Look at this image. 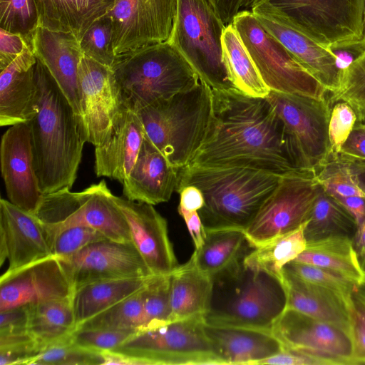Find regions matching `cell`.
Returning a JSON list of instances; mask_svg holds the SVG:
<instances>
[{
  "label": "cell",
  "mask_w": 365,
  "mask_h": 365,
  "mask_svg": "<svg viewBox=\"0 0 365 365\" xmlns=\"http://www.w3.org/2000/svg\"><path fill=\"white\" fill-rule=\"evenodd\" d=\"M361 264L364 269H365V258L361 261Z\"/></svg>",
  "instance_id": "64"
},
{
  "label": "cell",
  "mask_w": 365,
  "mask_h": 365,
  "mask_svg": "<svg viewBox=\"0 0 365 365\" xmlns=\"http://www.w3.org/2000/svg\"><path fill=\"white\" fill-rule=\"evenodd\" d=\"M212 280L197 266L191 255L170 274V314L169 322L207 313L212 297Z\"/></svg>",
  "instance_id": "30"
},
{
  "label": "cell",
  "mask_w": 365,
  "mask_h": 365,
  "mask_svg": "<svg viewBox=\"0 0 365 365\" xmlns=\"http://www.w3.org/2000/svg\"><path fill=\"white\" fill-rule=\"evenodd\" d=\"M180 194L178 209L189 212L199 211L204 205V197L196 187L187 185L177 190Z\"/></svg>",
  "instance_id": "56"
},
{
  "label": "cell",
  "mask_w": 365,
  "mask_h": 365,
  "mask_svg": "<svg viewBox=\"0 0 365 365\" xmlns=\"http://www.w3.org/2000/svg\"><path fill=\"white\" fill-rule=\"evenodd\" d=\"M265 1H267V0H242L240 11H244V10H250V11L251 9L255 5H256L257 4H258L259 2Z\"/></svg>",
  "instance_id": "61"
},
{
  "label": "cell",
  "mask_w": 365,
  "mask_h": 365,
  "mask_svg": "<svg viewBox=\"0 0 365 365\" xmlns=\"http://www.w3.org/2000/svg\"><path fill=\"white\" fill-rule=\"evenodd\" d=\"M356 230L352 216L322 188L306 222L304 236L307 242L339 235L353 239Z\"/></svg>",
  "instance_id": "36"
},
{
  "label": "cell",
  "mask_w": 365,
  "mask_h": 365,
  "mask_svg": "<svg viewBox=\"0 0 365 365\" xmlns=\"http://www.w3.org/2000/svg\"><path fill=\"white\" fill-rule=\"evenodd\" d=\"M328 100L331 106L337 101L349 103L358 119L365 115V50L343 71L339 90Z\"/></svg>",
  "instance_id": "42"
},
{
  "label": "cell",
  "mask_w": 365,
  "mask_h": 365,
  "mask_svg": "<svg viewBox=\"0 0 365 365\" xmlns=\"http://www.w3.org/2000/svg\"><path fill=\"white\" fill-rule=\"evenodd\" d=\"M29 43L34 54L48 70L75 112L81 115L78 70L84 53L80 41L70 33L38 26Z\"/></svg>",
  "instance_id": "23"
},
{
  "label": "cell",
  "mask_w": 365,
  "mask_h": 365,
  "mask_svg": "<svg viewBox=\"0 0 365 365\" xmlns=\"http://www.w3.org/2000/svg\"><path fill=\"white\" fill-rule=\"evenodd\" d=\"M359 122H360L361 124L365 125V115L362 116L361 118H359L357 120Z\"/></svg>",
  "instance_id": "63"
},
{
  "label": "cell",
  "mask_w": 365,
  "mask_h": 365,
  "mask_svg": "<svg viewBox=\"0 0 365 365\" xmlns=\"http://www.w3.org/2000/svg\"><path fill=\"white\" fill-rule=\"evenodd\" d=\"M43 348L34 340L1 346L0 365H31Z\"/></svg>",
  "instance_id": "50"
},
{
  "label": "cell",
  "mask_w": 365,
  "mask_h": 365,
  "mask_svg": "<svg viewBox=\"0 0 365 365\" xmlns=\"http://www.w3.org/2000/svg\"><path fill=\"white\" fill-rule=\"evenodd\" d=\"M226 26L232 24L235 15L240 11L242 0H212Z\"/></svg>",
  "instance_id": "58"
},
{
  "label": "cell",
  "mask_w": 365,
  "mask_h": 365,
  "mask_svg": "<svg viewBox=\"0 0 365 365\" xmlns=\"http://www.w3.org/2000/svg\"><path fill=\"white\" fill-rule=\"evenodd\" d=\"M272 332L284 349L323 358L331 365H355L351 335L335 324L287 309Z\"/></svg>",
  "instance_id": "16"
},
{
  "label": "cell",
  "mask_w": 365,
  "mask_h": 365,
  "mask_svg": "<svg viewBox=\"0 0 365 365\" xmlns=\"http://www.w3.org/2000/svg\"><path fill=\"white\" fill-rule=\"evenodd\" d=\"M212 280L211 300L204 316L207 324L272 331L287 309L283 281L246 266L244 260Z\"/></svg>",
  "instance_id": "4"
},
{
  "label": "cell",
  "mask_w": 365,
  "mask_h": 365,
  "mask_svg": "<svg viewBox=\"0 0 365 365\" xmlns=\"http://www.w3.org/2000/svg\"><path fill=\"white\" fill-rule=\"evenodd\" d=\"M232 24L270 91L319 100L328 98L326 88L261 26L251 11H240Z\"/></svg>",
  "instance_id": "10"
},
{
  "label": "cell",
  "mask_w": 365,
  "mask_h": 365,
  "mask_svg": "<svg viewBox=\"0 0 365 365\" xmlns=\"http://www.w3.org/2000/svg\"><path fill=\"white\" fill-rule=\"evenodd\" d=\"M213 118L189 165L246 168L283 176L302 170L284 124L266 97L212 90Z\"/></svg>",
  "instance_id": "1"
},
{
  "label": "cell",
  "mask_w": 365,
  "mask_h": 365,
  "mask_svg": "<svg viewBox=\"0 0 365 365\" xmlns=\"http://www.w3.org/2000/svg\"><path fill=\"white\" fill-rule=\"evenodd\" d=\"M128 224L132 242L153 275L170 274L179 265L166 220L153 205L115 195Z\"/></svg>",
  "instance_id": "21"
},
{
  "label": "cell",
  "mask_w": 365,
  "mask_h": 365,
  "mask_svg": "<svg viewBox=\"0 0 365 365\" xmlns=\"http://www.w3.org/2000/svg\"><path fill=\"white\" fill-rule=\"evenodd\" d=\"M282 281L287 294V309L335 324L351 335L354 302H349L337 293L304 280L284 269Z\"/></svg>",
  "instance_id": "27"
},
{
  "label": "cell",
  "mask_w": 365,
  "mask_h": 365,
  "mask_svg": "<svg viewBox=\"0 0 365 365\" xmlns=\"http://www.w3.org/2000/svg\"><path fill=\"white\" fill-rule=\"evenodd\" d=\"M35 73L38 101L29 123L35 171L41 192L48 194L71 189L88 138L83 117L38 59Z\"/></svg>",
  "instance_id": "2"
},
{
  "label": "cell",
  "mask_w": 365,
  "mask_h": 365,
  "mask_svg": "<svg viewBox=\"0 0 365 365\" xmlns=\"http://www.w3.org/2000/svg\"><path fill=\"white\" fill-rule=\"evenodd\" d=\"M141 330L168 323L170 314V274L153 275L143 289Z\"/></svg>",
  "instance_id": "40"
},
{
  "label": "cell",
  "mask_w": 365,
  "mask_h": 365,
  "mask_svg": "<svg viewBox=\"0 0 365 365\" xmlns=\"http://www.w3.org/2000/svg\"><path fill=\"white\" fill-rule=\"evenodd\" d=\"M212 0H177L173 31L167 41L212 90L236 88L222 58L226 28Z\"/></svg>",
  "instance_id": "8"
},
{
  "label": "cell",
  "mask_w": 365,
  "mask_h": 365,
  "mask_svg": "<svg viewBox=\"0 0 365 365\" xmlns=\"http://www.w3.org/2000/svg\"><path fill=\"white\" fill-rule=\"evenodd\" d=\"M38 26L73 34L81 41L87 29L112 9L115 0H35Z\"/></svg>",
  "instance_id": "29"
},
{
  "label": "cell",
  "mask_w": 365,
  "mask_h": 365,
  "mask_svg": "<svg viewBox=\"0 0 365 365\" xmlns=\"http://www.w3.org/2000/svg\"><path fill=\"white\" fill-rule=\"evenodd\" d=\"M305 225L306 222L292 232L255 247L245 257L244 264L282 280L284 266L294 261L307 247Z\"/></svg>",
  "instance_id": "37"
},
{
  "label": "cell",
  "mask_w": 365,
  "mask_h": 365,
  "mask_svg": "<svg viewBox=\"0 0 365 365\" xmlns=\"http://www.w3.org/2000/svg\"><path fill=\"white\" fill-rule=\"evenodd\" d=\"M48 234L33 213L1 198L0 200V265L14 271L51 257Z\"/></svg>",
  "instance_id": "22"
},
{
  "label": "cell",
  "mask_w": 365,
  "mask_h": 365,
  "mask_svg": "<svg viewBox=\"0 0 365 365\" xmlns=\"http://www.w3.org/2000/svg\"><path fill=\"white\" fill-rule=\"evenodd\" d=\"M294 261L327 269L360 288L365 287V269L350 237L332 236L309 242Z\"/></svg>",
  "instance_id": "31"
},
{
  "label": "cell",
  "mask_w": 365,
  "mask_h": 365,
  "mask_svg": "<svg viewBox=\"0 0 365 365\" xmlns=\"http://www.w3.org/2000/svg\"><path fill=\"white\" fill-rule=\"evenodd\" d=\"M145 135L138 113L123 106L106 140L95 147L97 177H108L123 184L135 163Z\"/></svg>",
  "instance_id": "24"
},
{
  "label": "cell",
  "mask_w": 365,
  "mask_h": 365,
  "mask_svg": "<svg viewBox=\"0 0 365 365\" xmlns=\"http://www.w3.org/2000/svg\"><path fill=\"white\" fill-rule=\"evenodd\" d=\"M111 68L123 106L135 112L168 99L200 80L168 41L119 55Z\"/></svg>",
  "instance_id": "6"
},
{
  "label": "cell",
  "mask_w": 365,
  "mask_h": 365,
  "mask_svg": "<svg viewBox=\"0 0 365 365\" xmlns=\"http://www.w3.org/2000/svg\"><path fill=\"white\" fill-rule=\"evenodd\" d=\"M34 214L43 224L50 246L57 233L76 226L95 229L111 240L132 242L126 218L104 180L80 192L64 188L43 194Z\"/></svg>",
  "instance_id": "9"
},
{
  "label": "cell",
  "mask_w": 365,
  "mask_h": 365,
  "mask_svg": "<svg viewBox=\"0 0 365 365\" xmlns=\"http://www.w3.org/2000/svg\"><path fill=\"white\" fill-rule=\"evenodd\" d=\"M208 337L217 346L225 365H258L283 349L272 331L257 329L210 325L205 322Z\"/></svg>",
  "instance_id": "28"
},
{
  "label": "cell",
  "mask_w": 365,
  "mask_h": 365,
  "mask_svg": "<svg viewBox=\"0 0 365 365\" xmlns=\"http://www.w3.org/2000/svg\"><path fill=\"white\" fill-rule=\"evenodd\" d=\"M107 239L95 229L76 226L65 229L51 240V250L53 257L61 258L73 255L88 245Z\"/></svg>",
  "instance_id": "47"
},
{
  "label": "cell",
  "mask_w": 365,
  "mask_h": 365,
  "mask_svg": "<svg viewBox=\"0 0 365 365\" xmlns=\"http://www.w3.org/2000/svg\"><path fill=\"white\" fill-rule=\"evenodd\" d=\"M335 159L346 163H365V125L357 120Z\"/></svg>",
  "instance_id": "51"
},
{
  "label": "cell",
  "mask_w": 365,
  "mask_h": 365,
  "mask_svg": "<svg viewBox=\"0 0 365 365\" xmlns=\"http://www.w3.org/2000/svg\"><path fill=\"white\" fill-rule=\"evenodd\" d=\"M179 215L183 218L195 249H199L203 244L205 237V230L198 211L189 212L178 209Z\"/></svg>",
  "instance_id": "55"
},
{
  "label": "cell",
  "mask_w": 365,
  "mask_h": 365,
  "mask_svg": "<svg viewBox=\"0 0 365 365\" xmlns=\"http://www.w3.org/2000/svg\"><path fill=\"white\" fill-rule=\"evenodd\" d=\"M358 116L354 108L344 101H337L331 104L328 134L330 157L335 158L352 132Z\"/></svg>",
  "instance_id": "46"
},
{
  "label": "cell",
  "mask_w": 365,
  "mask_h": 365,
  "mask_svg": "<svg viewBox=\"0 0 365 365\" xmlns=\"http://www.w3.org/2000/svg\"><path fill=\"white\" fill-rule=\"evenodd\" d=\"M176 9L177 0H115L107 14L113 25L115 55L167 41Z\"/></svg>",
  "instance_id": "14"
},
{
  "label": "cell",
  "mask_w": 365,
  "mask_h": 365,
  "mask_svg": "<svg viewBox=\"0 0 365 365\" xmlns=\"http://www.w3.org/2000/svg\"><path fill=\"white\" fill-rule=\"evenodd\" d=\"M71 334L46 345L31 365L105 364L103 352L91 351L78 346L71 340Z\"/></svg>",
  "instance_id": "39"
},
{
  "label": "cell",
  "mask_w": 365,
  "mask_h": 365,
  "mask_svg": "<svg viewBox=\"0 0 365 365\" xmlns=\"http://www.w3.org/2000/svg\"><path fill=\"white\" fill-rule=\"evenodd\" d=\"M266 98L282 120L299 166L316 171L330 158L331 104L324 100L270 91Z\"/></svg>",
  "instance_id": "13"
},
{
  "label": "cell",
  "mask_w": 365,
  "mask_h": 365,
  "mask_svg": "<svg viewBox=\"0 0 365 365\" xmlns=\"http://www.w3.org/2000/svg\"><path fill=\"white\" fill-rule=\"evenodd\" d=\"M255 248L244 230H205L202 245L192 255L198 268L212 279L242 262Z\"/></svg>",
  "instance_id": "32"
},
{
  "label": "cell",
  "mask_w": 365,
  "mask_h": 365,
  "mask_svg": "<svg viewBox=\"0 0 365 365\" xmlns=\"http://www.w3.org/2000/svg\"><path fill=\"white\" fill-rule=\"evenodd\" d=\"M29 45L21 34L0 28V71L21 55Z\"/></svg>",
  "instance_id": "52"
},
{
  "label": "cell",
  "mask_w": 365,
  "mask_h": 365,
  "mask_svg": "<svg viewBox=\"0 0 365 365\" xmlns=\"http://www.w3.org/2000/svg\"><path fill=\"white\" fill-rule=\"evenodd\" d=\"M284 269L311 283L329 289L353 302L354 294L360 289L346 278L318 266L292 261Z\"/></svg>",
  "instance_id": "45"
},
{
  "label": "cell",
  "mask_w": 365,
  "mask_h": 365,
  "mask_svg": "<svg viewBox=\"0 0 365 365\" xmlns=\"http://www.w3.org/2000/svg\"><path fill=\"white\" fill-rule=\"evenodd\" d=\"M58 259L73 292L98 281L153 275L132 242H120L106 239Z\"/></svg>",
  "instance_id": "15"
},
{
  "label": "cell",
  "mask_w": 365,
  "mask_h": 365,
  "mask_svg": "<svg viewBox=\"0 0 365 365\" xmlns=\"http://www.w3.org/2000/svg\"><path fill=\"white\" fill-rule=\"evenodd\" d=\"M282 176L246 168H206L188 165L180 170L178 189L192 185L204 197L198 211L205 230H245L274 192Z\"/></svg>",
  "instance_id": "3"
},
{
  "label": "cell",
  "mask_w": 365,
  "mask_h": 365,
  "mask_svg": "<svg viewBox=\"0 0 365 365\" xmlns=\"http://www.w3.org/2000/svg\"><path fill=\"white\" fill-rule=\"evenodd\" d=\"M1 170L8 200L34 213L43 194L35 171L29 122L11 125L1 141Z\"/></svg>",
  "instance_id": "19"
},
{
  "label": "cell",
  "mask_w": 365,
  "mask_h": 365,
  "mask_svg": "<svg viewBox=\"0 0 365 365\" xmlns=\"http://www.w3.org/2000/svg\"><path fill=\"white\" fill-rule=\"evenodd\" d=\"M136 113L148 138L180 170L190 163L207 138L213 118L212 89L199 80Z\"/></svg>",
  "instance_id": "5"
},
{
  "label": "cell",
  "mask_w": 365,
  "mask_h": 365,
  "mask_svg": "<svg viewBox=\"0 0 365 365\" xmlns=\"http://www.w3.org/2000/svg\"><path fill=\"white\" fill-rule=\"evenodd\" d=\"M85 55L98 63L112 68L116 60L113 48V25L106 14L87 29L80 41Z\"/></svg>",
  "instance_id": "44"
},
{
  "label": "cell",
  "mask_w": 365,
  "mask_h": 365,
  "mask_svg": "<svg viewBox=\"0 0 365 365\" xmlns=\"http://www.w3.org/2000/svg\"><path fill=\"white\" fill-rule=\"evenodd\" d=\"M351 338L355 365L365 364V287L353 296Z\"/></svg>",
  "instance_id": "49"
},
{
  "label": "cell",
  "mask_w": 365,
  "mask_h": 365,
  "mask_svg": "<svg viewBox=\"0 0 365 365\" xmlns=\"http://www.w3.org/2000/svg\"><path fill=\"white\" fill-rule=\"evenodd\" d=\"M37 58L31 45L0 73V125L29 122L37 110Z\"/></svg>",
  "instance_id": "26"
},
{
  "label": "cell",
  "mask_w": 365,
  "mask_h": 365,
  "mask_svg": "<svg viewBox=\"0 0 365 365\" xmlns=\"http://www.w3.org/2000/svg\"><path fill=\"white\" fill-rule=\"evenodd\" d=\"M322 189L312 170H299L282 176L244 230L252 245L262 246L307 222Z\"/></svg>",
  "instance_id": "12"
},
{
  "label": "cell",
  "mask_w": 365,
  "mask_h": 365,
  "mask_svg": "<svg viewBox=\"0 0 365 365\" xmlns=\"http://www.w3.org/2000/svg\"><path fill=\"white\" fill-rule=\"evenodd\" d=\"M28 331L45 347L76 329L71 297L28 304Z\"/></svg>",
  "instance_id": "34"
},
{
  "label": "cell",
  "mask_w": 365,
  "mask_h": 365,
  "mask_svg": "<svg viewBox=\"0 0 365 365\" xmlns=\"http://www.w3.org/2000/svg\"><path fill=\"white\" fill-rule=\"evenodd\" d=\"M71 282L59 261L49 257L0 277V312L41 302L71 297Z\"/></svg>",
  "instance_id": "20"
},
{
  "label": "cell",
  "mask_w": 365,
  "mask_h": 365,
  "mask_svg": "<svg viewBox=\"0 0 365 365\" xmlns=\"http://www.w3.org/2000/svg\"><path fill=\"white\" fill-rule=\"evenodd\" d=\"M331 365L327 359L301 352L283 349L277 354L259 362L258 365Z\"/></svg>",
  "instance_id": "54"
},
{
  "label": "cell",
  "mask_w": 365,
  "mask_h": 365,
  "mask_svg": "<svg viewBox=\"0 0 365 365\" xmlns=\"http://www.w3.org/2000/svg\"><path fill=\"white\" fill-rule=\"evenodd\" d=\"M81 113L88 142L95 147L108 135L123 106L111 68L83 54L78 70Z\"/></svg>",
  "instance_id": "18"
},
{
  "label": "cell",
  "mask_w": 365,
  "mask_h": 365,
  "mask_svg": "<svg viewBox=\"0 0 365 365\" xmlns=\"http://www.w3.org/2000/svg\"><path fill=\"white\" fill-rule=\"evenodd\" d=\"M353 243L361 263L365 258V220L357 228L353 237Z\"/></svg>",
  "instance_id": "59"
},
{
  "label": "cell",
  "mask_w": 365,
  "mask_h": 365,
  "mask_svg": "<svg viewBox=\"0 0 365 365\" xmlns=\"http://www.w3.org/2000/svg\"><path fill=\"white\" fill-rule=\"evenodd\" d=\"M361 47L364 51L365 50V12H364V31H363V38L361 42Z\"/></svg>",
  "instance_id": "62"
},
{
  "label": "cell",
  "mask_w": 365,
  "mask_h": 365,
  "mask_svg": "<svg viewBox=\"0 0 365 365\" xmlns=\"http://www.w3.org/2000/svg\"><path fill=\"white\" fill-rule=\"evenodd\" d=\"M334 198L352 216L357 228L359 227L365 220V197L349 196L336 197Z\"/></svg>",
  "instance_id": "57"
},
{
  "label": "cell",
  "mask_w": 365,
  "mask_h": 365,
  "mask_svg": "<svg viewBox=\"0 0 365 365\" xmlns=\"http://www.w3.org/2000/svg\"><path fill=\"white\" fill-rule=\"evenodd\" d=\"M261 26L276 38L328 91L341 87L342 70L336 53L310 38L294 26L268 1L250 10Z\"/></svg>",
  "instance_id": "17"
},
{
  "label": "cell",
  "mask_w": 365,
  "mask_h": 365,
  "mask_svg": "<svg viewBox=\"0 0 365 365\" xmlns=\"http://www.w3.org/2000/svg\"><path fill=\"white\" fill-rule=\"evenodd\" d=\"M178 171L145 134L135 163L123 183V196L153 205L168 202L176 190Z\"/></svg>",
  "instance_id": "25"
},
{
  "label": "cell",
  "mask_w": 365,
  "mask_h": 365,
  "mask_svg": "<svg viewBox=\"0 0 365 365\" xmlns=\"http://www.w3.org/2000/svg\"><path fill=\"white\" fill-rule=\"evenodd\" d=\"M295 29L332 51H364L365 0H267Z\"/></svg>",
  "instance_id": "11"
},
{
  "label": "cell",
  "mask_w": 365,
  "mask_h": 365,
  "mask_svg": "<svg viewBox=\"0 0 365 365\" xmlns=\"http://www.w3.org/2000/svg\"><path fill=\"white\" fill-rule=\"evenodd\" d=\"M150 277L98 281L83 285L73 291L71 302L76 327L140 291L147 284Z\"/></svg>",
  "instance_id": "33"
},
{
  "label": "cell",
  "mask_w": 365,
  "mask_h": 365,
  "mask_svg": "<svg viewBox=\"0 0 365 365\" xmlns=\"http://www.w3.org/2000/svg\"><path fill=\"white\" fill-rule=\"evenodd\" d=\"M143 289L80 324L76 329L140 331L143 323Z\"/></svg>",
  "instance_id": "38"
},
{
  "label": "cell",
  "mask_w": 365,
  "mask_h": 365,
  "mask_svg": "<svg viewBox=\"0 0 365 365\" xmlns=\"http://www.w3.org/2000/svg\"><path fill=\"white\" fill-rule=\"evenodd\" d=\"M346 164L350 166L359 186L365 193V163H351Z\"/></svg>",
  "instance_id": "60"
},
{
  "label": "cell",
  "mask_w": 365,
  "mask_h": 365,
  "mask_svg": "<svg viewBox=\"0 0 365 365\" xmlns=\"http://www.w3.org/2000/svg\"><path fill=\"white\" fill-rule=\"evenodd\" d=\"M38 26L35 0H0V28L21 34L29 43Z\"/></svg>",
  "instance_id": "43"
},
{
  "label": "cell",
  "mask_w": 365,
  "mask_h": 365,
  "mask_svg": "<svg viewBox=\"0 0 365 365\" xmlns=\"http://www.w3.org/2000/svg\"><path fill=\"white\" fill-rule=\"evenodd\" d=\"M222 50L224 63L235 88L252 96L266 97L270 90L232 24L226 26L222 34Z\"/></svg>",
  "instance_id": "35"
},
{
  "label": "cell",
  "mask_w": 365,
  "mask_h": 365,
  "mask_svg": "<svg viewBox=\"0 0 365 365\" xmlns=\"http://www.w3.org/2000/svg\"><path fill=\"white\" fill-rule=\"evenodd\" d=\"M135 330L75 329L71 334L73 343L99 352L112 351L134 334Z\"/></svg>",
  "instance_id": "48"
},
{
  "label": "cell",
  "mask_w": 365,
  "mask_h": 365,
  "mask_svg": "<svg viewBox=\"0 0 365 365\" xmlns=\"http://www.w3.org/2000/svg\"><path fill=\"white\" fill-rule=\"evenodd\" d=\"M25 333H29L27 305L0 312V334Z\"/></svg>",
  "instance_id": "53"
},
{
  "label": "cell",
  "mask_w": 365,
  "mask_h": 365,
  "mask_svg": "<svg viewBox=\"0 0 365 365\" xmlns=\"http://www.w3.org/2000/svg\"><path fill=\"white\" fill-rule=\"evenodd\" d=\"M204 326L203 317L169 322L138 331L107 352L123 364L225 365Z\"/></svg>",
  "instance_id": "7"
},
{
  "label": "cell",
  "mask_w": 365,
  "mask_h": 365,
  "mask_svg": "<svg viewBox=\"0 0 365 365\" xmlns=\"http://www.w3.org/2000/svg\"><path fill=\"white\" fill-rule=\"evenodd\" d=\"M315 175L324 190L334 197H365L350 166L338 159L330 157L315 171Z\"/></svg>",
  "instance_id": "41"
}]
</instances>
